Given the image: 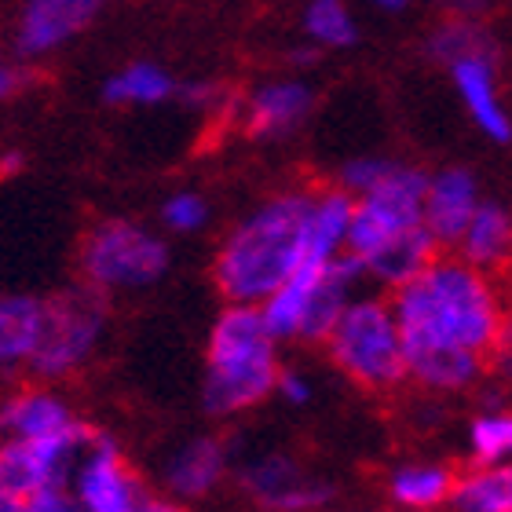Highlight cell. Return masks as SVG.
Segmentation results:
<instances>
[{
	"instance_id": "cell-33",
	"label": "cell",
	"mask_w": 512,
	"mask_h": 512,
	"mask_svg": "<svg viewBox=\"0 0 512 512\" xmlns=\"http://www.w3.org/2000/svg\"><path fill=\"white\" fill-rule=\"evenodd\" d=\"M22 88H26V74L11 63L8 55H0V103H8L11 96H19Z\"/></svg>"
},
{
	"instance_id": "cell-16",
	"label": "cell",
	"mask_w": 512,
	"mask_h": 512,
	"mask_svg": "<svg viewBox=\"0 0 512 512\" xmlns=\"http://www.w3.org/2000/svg\"><path fill=\"white\" fill-rule=\"evenodd\" d=\"M480 205V183L469 169L450 165L432 172L425 191V231L436 238V246H458Z\"/></svg>"
},
{
	"instance_id": "cell-14",
	"label": "cell",
	"mask_w": 512,
	"mask_h": 512,
	"mask_svg": "<svg viewBox=\"0 0 512 512\" xmlns=\"http://www.w3.org/2000/svg\"><path fill=\"white\" fill-rule=\"evenodd\" d=\"M315 110V92L300 77H275L242 99V128L249 139L293 136Z\"/></svg>"
},
{
	"instance_id": "cell-19",
	"label": "cell",
	"mask_w": 512,
	"mask_h": 512,
	"mask_svg": "<svg viewBox=\"0 0 512 512\" xmlns=\"http://www.w3.org/2000/svg\"><path fill=\"white\" fill-rule=\"evenodd\" d=\"M355 198L341 187H322L311 194L308 216V260L315 264H333L348 253V235H352Z\"/></svg>"
},
{
	"instance_id": "cell-26",
	"label": "cell",
	"mask_w": 512,
	"mask_h": 512,
	"mask_svg": "<svg viewBox=\"0 0 512 512\" xmlns=\"http://www.w3.org/2000/svg\"><path fill=\"white\" fill-rule=\"evenodd\" d=\"M428 52L436 55L439 63L450 66V63H458V59H469V55H494V41L480 22L447 19L432 37H428Z\"/></svg>"
},
{
	"instance_id": "cell-11",
	"label": "cell",
	"mask_w": 512,
	"mask_h": 512,
	"mask_svg": "<svg viewBox=\"0 0 512 512\" xmlns=\"http://www.w3.org/2000/svg\"><path fill=\"white\" fill-rule=\"evenodd\" d=\"M66 491L74 494L81 512H143V505L154 498L107 432H99L96 443L81 454Z\"/></svg>"
},
{
	"instance_id": "cell-23",
	"label": "cell",
	"mask_w": 512,
	"mask_h": 512,
	"mask_svg": "<svg viewBox=\"0 0 512 512\" xmlns=\"http://www.w3.org/2000/svg\"><path fill=\"white\" fill-rule=\"evenodd\" d=\"M450 505L458 512H512V461L461 476Z\"/></svg>"
},
{
	"instance_id": "cell-15",
	"label": "cell",
	"mask_w": 512,
	"mask_h": 512,
	"mask_svg": "<svg viewBox=\"0 0 512 512\" xmlns=\"http://www.w3.org/2000/svg\"><path fill=\"white\" fill-rule=\"evenodd\" d=\"M231 476V450L224 439L216 436H194L187 443L172 450L165 461V491L172 502H202L209 494H216Z\"/></svg>"
},
{
	"instance_id": "cell-17",
	"label": "cell",
	"mask_w": 512,
	"mask_h": 512,
	"mask_svg": "<svg viewBox=\"0 0 512 512\" xmlns=\"http://www.w3.org/2000/svg\"><path fill=\"white\" fill-rule=\"evenodd\" d=\"M450 81L458 88L461 103L469 110L483 136L494 143H509L512 139V118L498 96V74H494V55H469L450 63Z\"/></svg>"
},
{
	"instance_id": "cell-9",
	"label": "cell",
	"mask_w": 512,
	"mask_h": 512,
	"mask_svg": "<svg viewBox=\"0 0 512 512\" xmlns=\"http://www.w3.org/2000/svg\"><path fill=\"white\" fill-rule=\"evenodd\" d=\"M99 428L81 425L70 436L37 439V443H0V469H4V498L11 502H30L37 494L63 491L70 487L77 461L92 443Z\"/></svg>"
},
{
	"instance_id": "cell-31",
	"label": "cell",
	"mask_w": 512,
	"mask_h": 512,
	"mask_svg": "<svg viewBox=\"0 0 512 512\" xmlns=\"http://www.w3.org/2000/svg\"><path fill=\"white\" fill-rule=\"evenodd\" d=\"M26 512H81V505L74 502V494L66 491H48V494H37L30 502L22 505Z\"/></svg>"
},
{
	"instance_id": "cell-34",
	"label": "cell",
	"mask_w": 512,
	"mask_h": 512,
	"mask_svg": "<svg viewBox=\"0 0 512 512\" xmlns=\"http://www.w3.org/2000/svg\"><path fill=\"white\" fill-rule=\"evenodd\" d=\"M22 172H26V154H19V150L0 154V180H11V176H22Z\"/></svg>"
},
{
	"instance_id": "cell-21",
	"label": "cell",
	"mask_w": 512,
	"mask_h": 512,
	"mask_svg": "<svg viewBox=\"0 0 512 512\" xmlns=\"http://www.w3.org/2000/svg\"><path fill=\"white\" fill-rule=\"evenodd\" d=\"M512 253V216L505 205L483 202L480 213L472 216L469 231L458 242V260H465L476 271H491L505 264Z\"/></svg>"
},
{
	"instance_id": "cell-10",
	"label": "cell",
	"mask_w": 512,
	"mask_h": 512,
	"mask_svg": "<svg viewBox=\"0 0 512 512\" xmlns=\"http://www.w3.org/2000/svg\"><path fill=\"white\" fill-rule=\"evenodd\" d=\"M238 491L260 512H326L337 498V487L322 476L304 472L293 454L267 450L238 469Z\"/></svg>"
},
{
	"instance_id": "cell-24",
	"label": "cell",
	"mask_w": 512,
	"mask_h": 512,
	"mask_svg": "<svg viewBox=\"0 0 512 512\" xmlns=\"http://www.w3.org/2000/svg\"><path fill=\"white\" fill-rule=\"evenodd\" d=\"M300 26H304V37H308L311 48H355L359 44V22L348 11V4L341 0H311L304 15H300Z\"/></svg>"
},
{
	"instance_id": "cell-1",
	"label": "cell",
	"mask_w": 512,
	"mask_h": 512,
	"mask_svg": "<svg viewBox=\"0 0 512 512\" xmlns=\"http://www.w3.org/2000/svg\"><path fill=\"white\" fill-rule=\"evenodd\" d=\"M392 311L403 333L406 377L432 392H461L480 381L505 322L491 278L458 256H439L425 275L395 289Z\"/></svg>"
},
{
	"instance_id": "cell-2",
	"label": "cell",
	"mask_w": 512,
	"mask_h": 512,
	"mask_svg": "<svg viewBox=\"0 0 512 512\" xmlns=\"http://www.w3.org/2000/svg\"><path fill=\"white\" fill-rule=\"evenodd\" d=\"M311 194H271L227 231L213 256V286L224 304L260 308L308 260Z\"/></svg>"
},
{
	"instance_id": "cell-38",
	"label": "cell",
	"mask_w": 512,
	"mask_h": 512,
	"mask_svg": "<svg viewBox=\"0 0 512 512\" xmlns=\"http://www.w3.org/2000/svg\"><path fill=\"white\" fill-rule=\"evenodd\" d=\"M337 512H344V509H337Z\"/></svg>"
},
{
	"instance_id": "cell-30",
	"label": "cell",
	"mask_w": 512,
	"mask_h": 512,
	"mask_svg": "<svg viewBox=\"0 0 512 512\" xmlns=\"http://www.w3.org/2000/svg\"><path fill=\"white\" fill-rule=\"evenodd\" d=\"M180 103L194 110H216L227 107V92L216 81H180Z\"/></svg>"
},
{
	"instance_id": "cell-8",
	"label": "cell",
	"mask_w": 512,
	"mask_h": 512,
	"mask_svg": "<svg viewBox=\"0 0 512 512\" xmlns=\"http://www.w3.org/2000/svg\"><path fill=\"white\" fill-rule=\"evenodd\" d=\"M425 191L428 172L395 161L388 180L370 194L355 198L352 235H348V256L352 260H370L384 246L399 242L403 235L425 227Z\"/></svg>"
},
{
	"instance_id": "cell-3",
	"label": "cell",
	"mask_w": 512,
	"mask_h": 512,
	"mask_svg": "<svg viewBox=\"0 0 512 512\" xmlns=\"http://www.w3.org/2000/svg\"><path fill=\"white\" fill-rule=\"evenodd\" d=\"M278 341L260 308L224 304L205 337L202 406L213 417H238L275 395Z\"/></svg>"
},
{
	"instance_id": "cell-28",
	"label": "cell",
	"mask_w": 512,
	"mask_h": 512,
	"mask_svg": "<svg viewBox=\"0 0 512 512\" xmlns=\"http://www.w3.org/2000/svg\"><path fill=\"white\" fill-rule=\"evenodd\" d=\"M395 169L392 158H381V154H363V158H348L337 172V187L352 198H363L374 187H381L388 180V172Z\"/></svg>"
},
{
	"instance_id": "cell-6",
	"label": "cell",
	"mask_w": 512,
	"mask_h": 512,
	"mask_svg": "<svg viewBox=\"0 0 512 512\" xmlns=\"http://www.w3.org/2000/svg\"><path fill=\"white\" fill-rule=\"evenodd\" d=\"M330 363L363 388H395L406 381V348L395 322L392 297L359 293L326 341Z\"/></svg>"
},
{
	"instance_id": "cell-7",
	"label": "cell",
	"mask_w": 512,
	"mask_h": 512,
	"mask_svg": "<svg viewBox=\"0 0 512 512\" xmlns=\"http://www.w3.org/2000/svg\"><path fill=\"white\" fill-rule=\"evenodd\" d=\"M107 319V297L88 289L85 282L59 289L55 297H44V337L33 355L30 374L44 384L77 374L96 355L107 333Z\"/></svg>"
},
{
	"instance_id": "cell-13",
	"label": "cell",
	"mask_w": 512,
	"mask_h": 512,
	"mask_svg": "<svg viewBox=\"0 0 512 512\" xmlns=\"http://www.w3.org/2000/svg\"><path fill=\"white\" fill-rule=\"evenodd\" d=\"M85 425V417L55 392L52 384H33L0 399V436L4 443H37V439L70 436Z\"/></svg>"
},
{
	"instance_id": "cell-29",
	"label": "cell",
	"mask_w": 512,
	"mask_h": 512,
	"mask_svg": "<svg viewBox=\"0 0 512 512\" xmlns=\"http://www.w3.org/2000/svg\"><path fill=\"white\" fill-rule=\"evenodd\" d=\"M275 395L286 406H308L311 399H315V384H311V377L304 374V370H297V366H282Z\"/></svg>"
},
{
	"instance_id": "cell-32",
	"label": "cell",
	"mask_w": 512,
	"mask_h": 512,
	"mask_svg": "<svg viewBox=\"0 0 512 512\" xmlns=\"http://www.w3.org/2000/svg\"><path fill=\"white\" fill-rule=\"evenodd\" d=\"M491 359H494V370L512 381V319L502 322V333H498V341L491 348Z\"/></svg>"
},
{
	"instance_id": "cell-25",
	"label": "cell",
	"mask_w": 512,
	"mask_h": 512,
	"mask_svg": "<svg viewBox=\"0 0 512 512\" xmlns=\"http://www.w3.org/2000/svg\"><path fill=\"white\" fill-rule=\"evenodd\" d=\"M469 450L476 469H494L512 461V414L509 410H487L472 417L469 425Z\"/></svg>"
},
{
	"instance_id": "cell-36",
	"label": "cell",
	"mask_w": 512,
	"mask_h": 512,
	"mask_svg": "<svg viewBox=\"0 0 512 512\" xmlns=\"http://www.w3.org/2000/svg\"><path fill=\"white\" fill-rule=\"evenodd\" d=\"M0 512H26L22 502H11V498H0Z\"/></svg>"
},
{
	"instance_id": "cell-5",
	"label": "cell",
	"mask_w": 512,
	"mask_h": 512,
	"mask_svg": "<svg viewBox=\"0 0 512 512\" xmlns=\"http://www.w3.org/2000/svg\"><path fill=\"white\" fill-rule=\"evenodd\" d=\"M172 249L154 227L107 216L88 227L81 242V282L110 300V293H139L169 275Z\"/></svg>"
},
{
	"instance_id": "cell-35",
	"label": "cell",
	"mask_w": 512,
	"mask_h": 512,
	"mask_svg": "<svg viewBox=\"0 0 512 512\" xmlns=\"http://www.w3.org/2000/svg\"><path fill=\"white\" fill-rule=\"evenodd\" d=\"M143 512H191L187 505L172 502V498H161V494H154L147 505H143Z\"/></svg>"
},
{
	"instance_id": "cell-4",
	"label": "cell",
	"mask_w": 512,
	"mask_h": 512,
	"mask_svg": "<svg viewBox=\"0 0 512 512\" xmlns=\"http://www.w3.org/2000/svg\"><path fill=\"white\" fill-rule=\"evenodd\" d=\"M366 282L363 267L344 253L333 264H304L260 304L267 330L278 344L300 341V344H326L330 333L337 330L341 315L348 311L359 286Z\"/></svg>"
},
{
	"instance_id": "cell-27",
	"label": "cell",
	"mask_w": 512,
	"mask_h": 512,
	"mask_svg": "<svg viewBox=\"0 0 512 512\" xmlns=\"http://www.w3.org/2000/svg\"><path fill=\"white\" fill-rule=\"evenodd\" d=\"M161 227L165 231H172V235H198V231H205L209 227V216H213V209H209V198L198 191H176L169 194L165 202H161Z\"/></svg>"
},
{
	"instance_id": "cell-37",
	"label": "cell",
	"mask_w": 512,
	"mask_h": 512,
	"mask_svg": "<svg viewBox=\"0 0 512 512\" xmlns=\"http://www.w3.org/2000/svg\"><path fill=\"white\" fill-rule=\"evenodd\" d=\"M0 498H4V469H0Z\"/></svg>"
},
{
	"instance_id": "cell-18",
	"label": "cell",
	"mask_w": 512,
	"mask_h": 512,
	"mask_svg": "<svg viewBox=\"0 0 512 512\" xmlns=\"http://www.w3.org/2000/svg\"><path fill=\"white\" fill-rule=\"evenodd\" d=\"M44 337V297L0 293V370H30Z\"/></svg>"
},
{
	"instance_id": "cell-20",
	"label": "cell",
	"mask_w": 512,
	"mask_h": 512,
	"mask_svg": "<svg viewBox=\"0 0 512 512\" xmlns=\"http://www.w3.org/2000/svg\"><path fill=\"white\" fill-rule=\"evenodd\" d=\"M180 96V81L161 63L136 59L103 81V103L110 107H161Z\"/></svg>"
},
{
	"instance_id": "cell-22",
	"label": "cell",
	"mask_w": 512,
	"mask_h": 512,
	"mask_svg": "<svg viewBox=\"0 0 512 512\" xmlns=\"http://www.w3.org/2000/svg\"><path fill=\"white\" fill-rule=\"evenodd\" d=\"M454 487H458V476L447 469V465H428V461H417V465H403V469L392 472L388 480V494L399 509H436V505L450 502L454 498Z\"/></svg>"
},
{
	"instance_id": "cell-12",
	"label": "cell",
	"mask_w": 512,
	"mask_h": 512,
	"mask_svg": "<svg viewBox=\"0 0 512 512\" xmlns=\"http://www.w3.org/2000/svg\"><path fill=\"white\" fill-rule=\"evenodd\" d=\"M96 19V0H30L15 15L11 48H15L19 59L33 63V59L55 55L59 48L74 44V37H81Z\"/></svg>"
}]
</instances>
